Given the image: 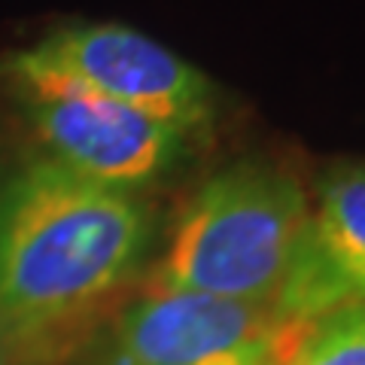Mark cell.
<instances>
[{"label":"cell","instance_id":"1","mask_svg":"<svg viewBox=\"0 0 365 365\" xmlns=\"http://www.w3.org/2000/svg\"><path fill=\"white\" fill-rule=\"evenodd\" d=\"M153 241L137 192L28 158L0 174V338L25 365H61L125 302Z\"/></svg>","mask_w":365,"mask_h":365},{"label":"cell","instance_id":"2","mask_svg":"<svg viewBox=\"0 0 365 365\" xmlns=\"http://www.w3.org/2000/svg\"><path fill=\"white\" fill-rule=\"evenodd\" d=\"M311 198L287 168L244 158L216 170L182 204L143 289L274 304Z\"/></svg>","mask_w":365,"mask_h":365},{"label":"cell","instance_id":"3","mask_svg":"<svg viewBox=\"0 0 365 365\" xmlns=\"http://www.w3.org/2000/svg\"><path fill=\"white\" fill-rule=\"evenodd\" d=\"M9 88L61 86L131 107L180 131L204 128L216 88L195 64L116 21H73L4 58Z\"/></svg>","mask_w":365,"mask_h":365},{"label":"cell","instance_id":"4","mask_svg":"<svg viewBox=\"0 0 365 365\" xmlns=\"http://www.w3.org/2000/svg\"><path fill=\"white\" fill-rule=\"evenodd\" d=\"M40 155L101 186L137 192L162 180L186 150V131L76 88H13Z\"/></svg>","mask_w":365,"mask_h":365},{"label":"cell","instance_id":"5","mask_svg":"<svg viewBox=\"0 0 365 365\" xmlns=\"http://www.w3.org/2000/svg\"><path fill=\"white\" fill-rule=\"evenodd\" d=\"M283 326L274 304L140 289L91 338L88 365H207Z\"/></svg>","mask_w":365,"mask_h":365},{"label":"cell","instance_id":"6","mask_svg":"<svg viewBox=\"0 0 365 365\" xmlns=\"http://www.w3.org/2000/svg\"><path fill=\"white\" fill-rule=\"evenodd\" d=\"M359 304H365V162H347L317 180L274 311L289 326H311Z\"/></svg>","mask_w":365,"mask_h":365},{"label":"cell","instance_id":"7","mask_svg":"<svg viewBox=\"0 0 365 365\" xmlns=\"http://www.w3.org/2000/svg\"><path fill=\"white\" fill-rule=\"evenodd\" d=\"M283 365H365V304L304 326Z\"/></svg>","mask_w":365,"mask_h":365},{"label":"cell","instance_id":"8","mask_svg":"<svg viewBox=\"0 0 365 365\" xmlns=\"http://www.w3.org/2000/svg\"><path fill=\"white\" fill-rule=\"evenodd\" d=\"M304 326H283L280 332H274L268 338L262 341H253V344H247L241 350H232L225 353V356L213 359L207 365H283V359H287L289 347L295 344V338H299Z\"/></svg>","mask_w":365,"mask_h":365},{"label":"cell","instance_id":"9","mask_svg":"<svg viewBox=\"0 0 365 365\" xmlns=\"http://www.w3.org/2000/svg\"><path fill=\"white\" fill-rule=\"evenodd\" d=\"M0 365H25V362L19 359V353H16L13 347H9L4 338H0Z\"/></svg>","mask_w":365,"mask_h":365}]
</instances>
